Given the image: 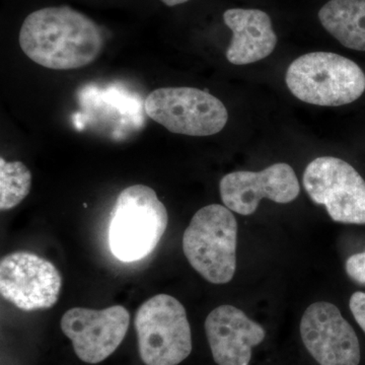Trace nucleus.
<instances>
[{"label": "nucleus", "instance_id": "obj_6", "mask_svg": "<svg viewBox=\"0 0 365 365\" xmlns=\"http://www.w3.org/2000/svg\"><path fill=\"white\" fill-rule=\"evenodd\" d=\"M144 108L153 121L182 135H215L228 120L220 98L195 88H158L146 98Z\"/></svg>", "mask_w": 365, "mask_h": 365}, {"label": "nucleus", "instance_id": "obj_9", "mask_svg": "<svg viewBox=\"0 0 365 365\" xmlns=\"http://www.w3.org/2000/svg\"><path fill=\"white\" fill-rule=\"evenodd\" d=\"M129 312L122 306L107 309L73 307L63 314L61 330L71 340L81 361L97 364L116 351L128 331Z\"/></svg>", "mask_w": 365, "mask_h": 365}, {"label": "nucleus", "instance_id": "obj_12", "mask_svg": "<svg viewBox=\"0 0 365 365\" xmlns=\"http://www.w3.org/2000/svg\"><path fill=\"white\" fill-rule=\"evenodd\" d=\"M205 332L218 365H249L252 349L266 336L263 327L232 306L213 309L206 318Z\"/></svg>", "mask_w": 365, "mask_h": 365}, {"label": "nucleus", "instance_id": "obj_1", "mask_svg": "<svg viewBox=\"0 0 365 365\" xmlns=\"http://www.w3.org/2000/svg\"><path fill=\"white\" fill-rule=\"evenodd\" d=\"M19 41L29 58L54 71L93 63L105 43L101 26L69 6L45 7L29 14Z\"/></svg>", "mask_w": 365, "mask_h": 365}, {"label": "nucleus", "instance_id": "obj_18", "mask_svg": "<svg viewBox=\"0 0 365 365\" xmlns=\"http://www.w3.org/2000/svg\"><path fill=\"white\" fill-rule=\"evenodd\" d=\"M160 1H163L165 6H179V4H185V2H188L189 0H160Z\"/></svg>", "mask_w": 365, "mask_h": 365}, {"label": "nucleus", "instance_id": "obj_13", "mask_svg": "<svg viewBox=\"0 0 365 365\" xmlns=\"http://www.w3.org/2000/svg\"><path fill=\"white\" fill-rule=\"evenodd\" d=\"M223 21L232 32V43L227 50L230 63H255L268 57L275 49L277 36L272 21L260 9H227L223 14Z\"/></svg>", "mask_w": 365, "mask_h": 365}, {"label": "nucleus", "instance_id": "obj_2", "mask_svg": "<svg viewBox=\"0 0 365 365\" xmlns=\"http://www.w3.org/2000/svg\"><path fill=\"white\" fill-rule=\"evenodd\" d=\"M169 216L155 190L133 185L118 196L109 225V247L123 262L143 260L157 248Z\"/></svg>", "mask_w": 365, "mask_h": 365}, {"label": "nucleus", "instance_id": "obj_3", "mask_svg": "<svg viewBox=\"0 0 365 365\" xmlns=\"http://www.w3.org/2000/svg\"><path fill=\"white\" fill-rule=\"evenodd\" d=\"M287 88L295 98L325 107L355 102L365 91V74L352 60L329 52L302 55L288 67Z\"/></svg>", "mask_w": 365, "mask_h": 365}, {"label": "nucleus", "instance_id": "obj_8", "mask_svg": "<svg viewBox=\"0 0 365 365\" xmlns=\"http://www.w3.org/2000/svg\"><path fill=\"white\" fill-rule=\"evenodd\" d=\"M61 287L58 269L38 255L16 252L0 262V292L21 311H40L55 306Z\"/></svg>", "mask_w": 365, "mask_h": 365}, {"label": "nucleus", "instance_id": "obj_7", "mask_svg": "<svg viewBox=\"0 0 365 365\" xmlns=\"http://www.w3.org/2000/svg\"><path fill=\"white\" fill-rule=\"evenodd\" d=\"M304 186L334 222L365 225V181L349 163L333 157L316 158L304 170Z\"/></svg>", "mask_w": 365, "mask_h": 365}, {"label": "nucleus", "instance_id": "obj_14", "mask_svg": "<svg viewBox=\"0 0 365 365\" xmlns=\"http://www.w3.org/2000/svg\"><path fill=\"white\" fill-rule=\"evenodd\" d=\"M319 19L344 47L365 51V0H330L319 9Z\"/></svg>", "mask_w": 365, "mask_h": 365}, {"label": "nucleus", "instance_id": "obj_17", "mask_svg": "<svg viewBox=\"0 0 365 365\" xmlns=\"http://www.w3.org/2000/svg\"><path fill=\"white\" fill-rule=\"evenodd\" d=\"M349 307L355 321L365 333V292H354L350 299Z\"/></svg>", "mask_w": 365, "mask_h": 365}, {"label": "nucleus", "instance_id": "obj_16", "mask_svg": "<svg viewBox=\"0 0 365 365\" xmlns=\"http://www.w3.org/2000/svg\"><path fill=\"white\" fill-rule=\"evenodd\" d=\"M346 272L359 284H365V252L352 255L346 261Z\"/></svg>", "mask_w": 365, "mask_h": 365}, {"label": "nucleus", "instance_id": "obj_5", "mask_svg": "<svg viewBox=\"0 0 365 365\" xmlns=\"http://www.w3.org/2000/svg\"><path fill=\"white\" fill-rule=\"evenodd\" d=\"M134 326L145 365H178L192 351L186 309L175 297L158 294L139 307Z\"/></svg>", "mask_w": 365, "mask_h": 365}, {"label": "nucleus", "instance_id": "obj_10", "mask_svg": "<svg viewBox=\"0 0 365 365\" xmlns=\"http://www.w3.org/2000/svg\"><path fill=\"white\" fill-rule=\"evenodd\" d=\"M302 342L319 365H359L361 353L356 333L335 304H311L300 322Z\"/></svg>", "mask_w": 365, "mask_h": 365}, {"label": "nucleus", "instance_id": "obj_4", "mask_svg": "<svg viewBox=\"0 0 365 365\" xmlns=\"http://www.w3.org/2000/svg\"><path fill=\"white\" fill-rule=\"evenodd\" d=\"M237 222L232 210L211 204L197 211L182 235L190 265L213 284H225L237 269Z\"/></svg>", "mask_w": 365, "mask_h": 365}, {"label": "nucleus", "instance_id": "obj_15", "mask_svg": "<svg viewBox=\"0 0 365 365\" xmlns=\"http://www.w3.org/2000/svg\"><path fill=\"white\" fill-rule=\"evenodd\" d=\"M32 175L21 162L9 163L0 158V209L18 206L30 193Z\"/></svg>", "mask_w": 365, "mask_h": 365}, {"label": "nucleus", "instance_id": "obj_11", "mask_svg": "<svg viewBox=\"0 0 365 365\" xmlns=\"http://www.w3.org/2000/svg\"><path fill=\"white\" fill-rule=\"evenodd\" d=\"M220 196L225 207L241 215H251L262 199L287 204L299 195V180L294 169L277 163L261 172L239 170L222 178Z\"/></svg>", "mask_w": 365, "mask_h": 365}]
</instances>
